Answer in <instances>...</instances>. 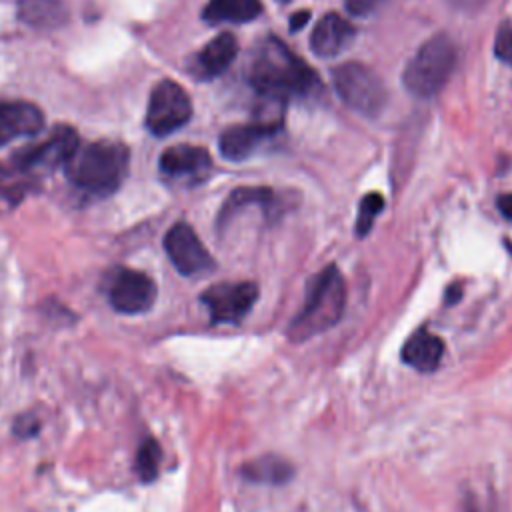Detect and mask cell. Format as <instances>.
Wrapping results in <instances>:
<instances>
[{"mask_svg": "<svg viewBox=\"0 0 512 512\" xmlns=\"http://www.w3.org/2000/svg\"><path fill=\"white\" fill-rule=\"evenodd\" d=\"M66 6L62 0H20L18 16L34 28H56L66 20Z\"/></svg>", "mask_w": 512, "mask_h": 512, "instance_id": "18", "label": "cell"}, {"mask_svg": "<svg viewBox=\"0 0 512 512\" xmlns=\"http://www.w3.org/2000/svg\"><path fill=\"white\" fill-rule=\"evenodd\" d=\"M456 8L466 10V12H474L478 8H482L486 4V0H450Z\"/></svg>", "mask_w": 512, "mask_h": 512, "instance_id": "26", "label": "cell"}, {"mask_svg": "<svg viewBox=\"0 0 512 512\" xmlns=\"http://www.w3.org/2000/svg\"><path fill=\"white\" fill-rule=\"evenodd\" d=\"M238 42L232 34L222 32L216 38H212L196 56L194 60V72L200 78H214L220 76L236 58Z\"/></svg>", "mask_w": 512, "mask_h": 512, "instance_id": "16", "label": "cell"}, {"mask_svg": "<svg viewBox=\"0 0 512 512\" xmlns=\"http://www.w3.org/2000/svg\"><path fill=\"white\" fill-rule=\"evenodd\" d=\"M10 178H12V174H10L4 166H0V192H6V190H8Z\"/></svg>", "mask_w": 512, "mask_h": 512, "instance_id": "27", "label": "cell"}, {"mask_svg": "<svg viewBox=\"0 0 512 512\" xmlns=\"http://www.w3.org/2000/svg\"><path fill=\"white\" fill-rule=\"evenodd\" d=\"M108 300L120 314H140L154 304L156 284L144 272L122 268L112 276Z\"/></svg>", "mask_w": 512, "mask_h": 512, "instance_id": "10", "label": "cell"}, {"mask_svg": "<svg viewBox=\"0 0 512 512\" xmlns=\"http://www.w3.org/2000/svg\"><path fill=\"white\" fill-rule=\"evenodd\" d=\"M384 208V198L378 192H370L360 200L358 206V216H356V236H366L376 220V216Z\"/></svg>", "mask_w": 512, "mask_h": 512, "instance_id": "22", "label": "cell"}, {"mask_svg": "<svg viewBox=\"0 0 512 512\" xmlns=\"http://www.w3.org/2000/svg\"><path fill=\"white\" fill-rule=\"evenodd\" d=\"M128 150L118 142H92L74 150L66 162L68 178L80 190L92 194L114 192L126 176Z\"/></svg>", "mask_w": 512, "mask_h": 512, "instance_id": "3", "label": "cell"}, {"mask_svg": "<svg viewBox=\"0 0 512 512\" xmlns=\"http://www.w3.org/2000/svg\"><path fill=\"white\" fill-rule=\"evenodd\" d=\"M242 476L254 484H268V486H282L294 476V466L276 454L258 456L242 466Z\"/></svg>", "mask_w": 512, "mask_h": 512, "instance_id": "17", "label": "cell"}, {"mask_svg": "<svg viewBox=\"0 0 512 512\" xmlns=\"http://www.w3.org/2000/svg\"><path fill=\"white\" fill-rule=\"evenodd\" d=\"M334 88L344 104L364 116H378L386 106V88L380 78L358 62L340 64L332 72Z\"/></svg>", "mask_w": 512, "mask_h": 512, "instance_id": "5", "label": "cell"}, {"mask_svg": "<svg viewBox=\"0 0 512 512\" xmlns=\"http://www.w3.org/2000/svg\"><path fill=\"white\" fill-rule=\"evenodd\" d=\"M346 308V282L338 266L328 264L316 276L310 278L304 294V304L298 314L288 322L286 336L290 342H306L334 324L344 316Z\"/></svg>", "mask_w": 512, "mask_h": 512, "instance_id": "2", "label": "cell"}, {"mask_svg": "<svg viewBox=\"0 0 512 512\" xmlns=\"http://www.w3.org/2000/svg\"><path fill=\"white\" fill-rule=\"evenodd\" d=\"M354 34L356 30L346 18L330 12V14H324L314 26L310 36V46L316 56L332 58L350 46V42L354 40Z\"/></svg>", "mask_w": 512, "mask_h": 512, "instance_id": "13", "label": "cell"}, {"mask_svg": "<svg viewBox=\"0 0 512 512\" xmlns=\"http://www.w3.org/2000/svg\"><path fill=\"white\" fill-rule=\"evenodd\" d=\"M44 124L42 112L28 102H0V146L18 136H32Z\"/></svg>", "mask_w": 512, "mask_h": 512, "instance_id": "15", "label": "cell"}, {"mask_svg": "<svg viewBox=\"0 0 512 512\" xmlns=\"http://www.w3.org/2000/svg\"><path fill=\"white\" fill-rule=\"evenodd\" d=\"M252 204H258L264 208V212H270L272 206L276 204V196L270 188H262V186H256V188H238L234 190L228 200L224 202L222 210H220V216H218V224L224 226V222L236 214L240 208L244 206H252Z\"/></svg>", "mask_w": 512, "mask_h": 512, "instance_id": "20", "label": "cell"}, {"mask_svg": "<svg viewBox=\"0 0 512 512\" xmlns=\"http://www.w3.org/2000/svg\"><path fill=\"white\" fill-rule=\"evenodd\" d=\"M192 116V104L186 90L172 82L162 80L154 86L146 112V126L156 136H166L184 126Z\"/></svg>", "mask_w": 512, "mask_h": 512, "instance_id": "6", "label": "cell"}, {"mask_svg": "<svg viewBox=\"0 0 512 512\" xmlns=\"http://www.w3.org/2000/svg\"><path fill=\"white\" fill-rule=\"evenodd\" d=\"M260 0H210L204 8V20L218 22H248L260 14Z\"/></svg>", "mask_w": 512, "mask_h": 512, "instance_id": "19", "label": "cell"}, {"mask_svg": "<svg viewBox=\"0 0 512 512\" xmlns=\"http://www.w3.org/2000/svg\"><path fill=\"white\" fill-rule=\"evenodd\" d=\"M278 2H288V0H278Z\"/></svg>", "mask_w": 512, "mask_h": 512, "instance_id": "29", "label": "cell"}, {"mask_svg": "<svg viewBox=\"0 0 512 512\" xmlns=\"http://www.w3.org/2000/svg\"><path fill=\"white\" fill-rule=\"evenodd\" d=\"M400 356L402 362L408 364L412 370L428 374L440 366L444 356V342L430 330L418 328L406 338Z\"/></svg>", "mask_w": 512, "mask_h": 512, "instance_id": "14", "label": "cell"}, {"mask_svg": "<svg viewBox=\"0 0 512 512\" xmlns=\"http://www.w3.org/2000/svg\"><path fill=\"white\" fill-rule=\"evenodd\" d=\"M494 54L498 60L512 66V24L510 22H502L498 26L496 40H494Z\"/></svg>", "mask_w": 512, "mask_h": 512, "instance_id": "23", "label": "cell"}, {"mask_svg": "<svg viewBox=\"0 0 512 512\" xmlns=\"http://www.w3.org/2000/svg\"><path fill=\"white\" fill-rule=\"evenodd\" d=\"M496 206H498L500 214H502L506 220H512V192H510V194H502V196H498Z\"/></svg>", "mask_w": 512, "mask_h": 512, "instance_id": "25", "label": "cell"}, {"mask_svg": "<svg viewBox=\"0 0 512 512\" xmlns=\"http://www.w3.org/2000/svg\"><path fill=\"white\" fill-rule=\"evenodd\" d=\"M380 0H346V10L354 16H366L370 14Z\"/></svg>", "mask_w": 512, "mask_h": 512, "instance_id": "24", "label": "cell"}, {"mask_svg": "<svg viewBox=\"0 0 512 512\" xmlns=\"http://www.w3.org/2000/svg\"><path fill=\"white\" fill-rule=\"evenodd\" d=\"M212 168L210 154L192 144H176L162 152L160 156V170L174 180H188L198 182L208 176Z\"/></svg>", "mask_w": 512, "mask_h": 512, "instance_id": "12", "label": "cell"}, {"mask_svg": "<svg viewBox=\"0 0 512 512\" xmlns=\"http://www.w3.org/2000/svg\"><path fill=\"white\" fill-rule=\"evenodd\" d=\"M456 66V46L444 36L436 34L426 40L414 58L406 64L402 82L404 88L418 98H432L450 78Z\"/></svg>", "mask_w": 512, "mask_h": 512, "instance_id": "4", "label": "cell"}, {"mask_svg": "<svg viewBox=\"0 0 512 512\" xmlns=\"http://www.w3.org/2000/svg\"><path fill=\"white\" fill-rule=\"evenodd\" d=\"M248 82L268 100L310 96L320 86L316 72L274 36L256 46L248 64Z\"/></svg>", "mask_w": 512, "mask_h": 512, "instance_id": "1", "label": "cell"}, {"mask_svg": "<svg viewBox=\"0 0 512 512\" xmlns=\"http://www.w3.org/2000/svg\"><path fill=\"white\" fill-rule=\"evenodd\" d=\"M306 20H308V12H298V14H294V18L290 20V28H292V30H294V28H300Z\"/></svg>", "mask_w": 512, "mask_h": 512, "instance_id": "28", "label": "cell"}, {"mask_svg": "<svg viewBox=\"0 0 512 512\" xmlns=\"http://www.w3.org/2000/svg\"><path fill=\"white\" fill-rule=\"evenodd\" d=\"M78 144V136L70 126H58L44 142L18 150L14 154V166L18 170L56 168L60 164L66 166Z\"/></svg>", "mask_w": 512, "mask_h": 512, "instance_id": "9", "label": "cell"}, {"mask_svg": "<svg viewBox=\"0 0 512 512\" xmlns=\"http://www.w3.org/2000/svg\"><path fill=\"white\" fill-rule=\"evenodd\" d=\"M202 304L208 308L212 322L216 324H236L240 322L258 300V284L244 282H222L214 284L200 296Z\"/></svg>", "mask_w": 512, "mask_h": 512, "instance_id": "7", "label": "cell"}, {"mask_svg": "<svg viewBox=\"0 0 512 512\" xmlns=\"http://www.w3.org/2000/svg\"><path fill=\"white\" fill-rule=\"evenodd\" d=\"M164 248L170 262L182 276H198L214 268V258L210 256L194 228L186 222H178L168 230L164 238Z\"/></svg>", "mask_w": 512, "mask_h": 512, "instance_id": "8", "label": "cell"}, {"mask_svg": "<svg viewBox=\"0 0 512 512\" xmlns=\"http://www.w3.org/2000/svg\"><path fill=\"white\" fill-rule=\"evenodd\" d=\"M278 130L280 118L276 116H258L254 122L230 126L220 134V154L234 162L246 160Z\"/></svg>", "mask_w": 512, "mask_h": 512, "instance_id": "11", "label": "cell"}, {"mask_svg": "<svg viewBox=\"0 0 512 512\" xmlns=\"http://www.w3.org/2000/svg\"><path fill=\"white\" fill-rule=\"evenodd\" d=\"M160 468V446L154 438H146L136 454V472L142 482H152Z\"/></svg>", "mask_w": 512, "mask_h": 512, "instance_id": "21", "label": "cell"}]
</instances>
